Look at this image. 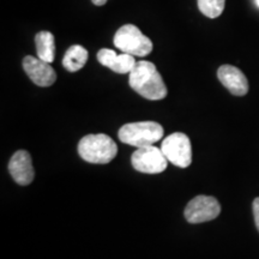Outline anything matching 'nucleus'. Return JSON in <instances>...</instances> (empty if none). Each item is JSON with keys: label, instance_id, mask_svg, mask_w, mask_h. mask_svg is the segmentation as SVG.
<instances>
[{"label": "nucleus", "instance_id": "15", "mask_svg": "<svg viewBox=\"0 0 259 259\" xmlns=\"http://www.w3.org/2000/svg\"><path fill=\"white\" fill-rule=\"evenodd\" d=\"M252 208H253V216H254V222L255 227H257L259 232V197L253 200V204H252Z\"/></svg>", "mask_w": 259, "mask_h": 259}, {"label": "nucleus", "instance_id": "4", "mask_svg": "<svg viewBox=\"0 0 259 259\" xmlns=\"http://www.w3.org/2000/svg\"><path fill=\"white\" fill-rule=\"evenodd\" d=\"M114 46L122 53L147 57L153 51V42L134 24H125L115 32Z\"/></svg>", "mask_w": 259, "mask_h": 259}, {"label": "nucleus", "instance_id": "11", "mask_svg": "<svg viewBox=\"0 0 259 259\" xmlns=\"http://www.w3.org/2000/svg\"><path fill=\"white\" fill-rule=\"evenodd\" d=\"M97 60L103 66L108 67L116 73H130L137 63L131 54H116L114 51L108 50V48H102L101 51H99Z\"/></svg>", "mask_w": 259, "mask_h": 259}, {"label": "nucleus", "instance_id": "16", "mask_svg": "<svg viewBox=\"0 0 259 259\" xmlns=\"http://www.w3.org/2000/svg\"><path fill=\"white\" fill-rule=\"evenodd\" d=\"M93 2V4L94 5H96V6H102V5H105L107 2H108V0H92Z\"/></svg>", "mask_w": 259, "mask_h": 259}, {"label": "nucleus", "instance_id": "12", "mask_svg": "<svg viewBox=\"0 0 259 259\" xmlns=\"http://www.w3.org/2000/svg\"><path fill=\"white\" fill-rule=\"evenodd\" d=\"M88 51L79 45H73L66 51L63 58V66L70 72H77L88 61Z\"/></svg>", "mask_w": 259, "mask_h": 259}, {"label": "nucleus", "instance_id": "2", "mask_svg": "<svg viewBox=\"0 0 259 259\" xmlns=\"http://www.w3.org/2000/svg\"><path fill=\"white\" fill-rule=\"evenodd\" d=\"M78 154L89 163H109L118 154V147L107 135H88L78 143Z\"/></svg>", "mask_w": 259, "mask_h": 259}, {"label": "nucleus", "instance_id": "14", "mask_svg": "<svg viewBox=\"0 0 259 259\" xmlns=\"http://www.w3.org/2000/svg\"><path fill=\"white\" fill-rule=\"evenodd\" d=\"M226 0H198V8L204 16L218 18L225 10Z\"/></svg>", "mask_w": 259, "mask_h": 259}, {"label": "nucleus", "instance_id": "7", "mask_svg": "<svg viewBox=\"0 0 259 259\" xmlns=\"http://www.w3.org/2000/svg\"><path fill=\"white\" fill-rule=\"evenodd\" d=\"M221 212V205L215 197L197 196L187 204L184 215L187 222L202 223L215 220Z\"/></svg>", "mask_w": 259, "mask_h": 259}, {"label": "nucleus", "instance_id": "17", "mask_svg": "<svg viewBox=\"0 0 259 259\" xmlns=\"http://www.w3.org/2000/svg\"><path fill=\"white\" fill-rule=\"evenodd\" d=\"M255 4H257V6L259 8V0H255Z\"/></svg>", "mask_w": 259, "mask_h": 259}, {"label": "nucleus", "instance_id": "1", "mask_svg": "<svg viewBox=\"0 0 259 259\" xmlns=\"http://www.w3.org/2000/svg\"><path fill=\"white\" fill-rule=\"evenodd\" d=\"M128 84L139 95L153 101L164 99L168 93L156 66L147 60L136 63L134 70L130 72Z\"/></svg>", "mask_w": 259, "mask_h": 259}, {"label": "nucleus", "instance_id": "6", "mask_svg": "<svg viewBox=\"0 0 259 259\" xmlns=\"http://www.w3.org/2000/svg\"><path fill=\"white\" fill-rule=\"evenodd\" d=\"M132 166L136 170L145 174H158L166 170L168 160L161 149L154 145L138 148L132 154Z\"/></svg>", "mask_w": 259, "mask_h": 259}, {"label": "nucleus", "instance_id": "5", "mask_svg": "<svg viewBox=\"0 0 259 259\" xmlns=\"http://www.w3.org/2000/svg\"><path fill=\"white\" fill-rule=\"evenodd\" d=\"M161 150L167 160L177 167L187 168L192 162V148H191L190 138L181 132H176L164 138Z\"/></svg>", "mask_w": 259, "mask_h": 259}, {"label": "nucleus", "instance_id": "3", "mask_svg": "<svg viewBox=\"0 0 259 259\" xmlns=\"http://www.w3.org/2000/svg\"><path fill=\"white\" fill-rule=\"evenodd\" d=\"M163 127L155 121L130 122L119 130V138L122 143L131 147H147L153 145L163 137Z\"/></svg>", "mask_w": 259, "mask_h": 259}, {"label": "nucleus", "instance_id": "13", "mask_svg": "<svg viewBox=\"0 0 259 259\" xmlns=\"http://www.w3.org/2000/svg\"><path fill=\"white\" fill-rule=\"evenodd\" d=\"M37 58L47 63H53L56 58V44L54 35L50 31H40L35 36Z\"/></svg>", "mask_w": 259, "mask_h": 259}, {"label": "nucleus", "instance_id": "10", "mask_svg": "<svg viewBox=\"0 0 259 259\" xmlns=\"http://www.w3.org/2000/svg\"><path fill=\"white\" fill-rule=\"evenodd\" d=\"M218 77L229 93L235 96H244L248 93V82L244 73L232 65H222L218 71Z\"/></svg>", "mask_w": 259, "mask_h": 259}, {"label": "nucleus", "instance_id": "9", "mask_svg": "<svg viewBox=\"0 0 259 259\" xmlns=\"http://www.w3.org/2000/svg\"><path fill=\"white\" fill-rule=\"evenodd\" d=\"M9 171L18 185L27 186L32 183L35 177L31 156L28 151L18 150L9 162Z\"/></svg>", "mask_w": 259, "mask_h": 259}, {"label": "nucleus", "instance_id": "8", "mask_svg": "<svg viewBox=\"0 0 259 259\" xmlns=\"http://www.w3.org/2000/svg\"><path fill=\"white\" fill-rule=\"evenodd\" d=\"M23 69L32 83L38 87H51L57 80V73L50 63L40 58L28 56L23 60Z\"/></svg>", "mask_w": 259, "mask_h": 259}]
</instances>
